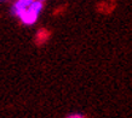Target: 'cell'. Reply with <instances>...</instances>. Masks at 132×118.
<instances>
[{
	"label": "cell",
	"instance_id": "3957f363",
	"mask_svg": "<svg viewBox=\"0 0 132 118\" xmlns=\"http://www.w3.org/2000/svg\"><path fill=\"white\" fill-rule=\"evenodd\" d=\"M28 8L39 15V13L43 11V1H40V0H34L32 4L28 6Z\"/></svg>",
	"mask_w": 132,
	"mask_h": 118
},
{
	"label": "cell",
	"instance_id": "8992f818",
	"mask_svg": "<svg viewBox=\"0 0 132 118\" xmlns=\"http://www.w3.org/2000/svg\"><path fill=\"white\" fill-rule=\"evenodd\" d=\"M3 1H5V0H0V3H3Z\"/></svg>",
	"mask_w": 132,
	"mask_h": 118
},
{
	"label": "cell",
	"instance_id": "6da1fadb",
	"mask_svg": "<svg viewBox=\"0 0 132 118\" xmlns=\"http://www.w3.org/2000/svg\"><path fill=\"white\" fill-rule=\"evenodd\" d=\"M38 16H39L38 13H35L34 11H32V10H29V8L27 7L18 17H20V19L22 21V23H23V24L32 25V24H34L36 22V19H38Z\"/></svg>",
	"mask_w": 132,
	"mask_h": 118
},
{
	"label": "cell",
	"instance_id": "52a82bcc",
	"mask_svg": "<svg viewBox=\"0 0 132 118\" xmlns=\"http://www.w3.org/2000/svg\"><path fill=\"white\" fill-rule=\"evenodd\" d=\"M40 1H44V0H40Z\"/></svg>",
	"mask_w": 132,
	"mask_h": 118
},
{
	"label": "cell",
	"instance_id": "7a4b0ae2",
	"mask_svg": "<svg viewBox=\"0 0 132 118\" xmlns=\"http://www.w3.org/2000/svg\"><path fill=\"white\" fill-rule=\"evenodd\" d=\"M27 7H28V6H26L24 4H22L21 1H18V0H17L16 3L12 5V7H11V13L13 15V16H17V17H18Z\"/></svg>",
	"mask_w": 132,
	"mask_h": 118
},
{
	"label": "cell",
	"instance_id": "5b68a950",
	"mask_svg": "<svg viewBox=\"0 0 132 118\" xmlns=\"http://www.w3.org/2000/svg\"><path fill=\"white\" fill-rule=\"evenodd\" d=\"M67 118H84L82 114H79V113H75V114H69Z\"/></svg>",
	"mask_w": 132,
	"mask_h": 118
},
{
	"label": "cell",
	"instance_id": "277c9868",
	"mask_svg": "<svg viewBox=\"0 0 132 118\" xmlns=\"http://www.w3.org/2000/svg\"><path fill=\"white\" fill-rule=\"evenodd\" d=\"M18 1H21V3H22V4H24L26 6H29V5L32 4L34 0H18Z\"/></svg>",
	"mask_w": 132,
	"mask_h": 118
}]
</instances>
